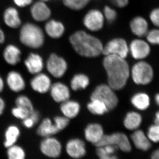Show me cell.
Returning <instances> with one entry per match:
<instances>
[{
	"label": "cell",
	"mask_w": 159,
	"mask_h": 159,
	"mask_svg": "<svg viewBox=\"0 0 159 159\" xmlns=\"http://www.w3.org/2000/svg\"><path fill=\"white\" fill-rule=\"evenodd\" d=\"M102 65L107 74L108 85L115 91L122 89L130 75V67L125 58L115 55H105Z\"/></svg>",
	"instance_id": "1"
},
{
	"label": "cell",
	"mask_w": 159,
	"mask_h": 159,
	"mask_svg": "<svg viewBox=\"0 0 159 159\" xmlns=\"http://www.w3.org/2000/svg\"><path fill=\"white\" fill-rule=\"evenodd\" d=\"M69 40L75 52L81 57L94 58L102 54L103 44L101 40L85 30L75 31Z\"/></svg>",
	"instance_id": "2"
},
{
	"label": "cell",
	"mask_w": 159,
	"mask_h": 159,
	"mask_svg": "<svg viewBox=\"0 0 159 159\" xmlns=\"http://www.w3.org/2000/svg\"><path fill=\"white\" fill-rule=\"evenodd\" d=\"M20 39L21 42L27 47L39 48L44 43V34L38 26L32 23H27L20 29Z\"/></svg>",
	"instance_id": "3"
},
{
	"label": "cell",
	"mask_w": 159,
	"mask_h": 159,
	"mask_svg": "<svg viewBox=\"0 0 159 159\" xmlns=\"http://www.w3.org/2000/svg\"><path fill=\"white\" fill-rule=\"evenodd\" d=\"M130 74L136 84L145 85L152 81L154 72L152 67L149 63L140 60L134 64L130 69Z\"/></svg>",
	"instance_id": "4"
},
{
	"label": "cell",
	"mask_w": 159,
	"mask_h": 159,
	"mask_svg": "<svg viewBox=\"0 0 159 159\" xmlns=\"http://www.w3.org/2000/svg\"><path fill=\"white\" fill-rule=\"evenodd\" d=\"M91 99H99L104 102L109 110L116 108L119 103V99L113 89L108 84H102L97 86L93 91Z\"/></svg>",
	"instance_id": "5"
},
{
	"label": "cell",
	"mask_w": 159,
	"mask_h": 159,
	"mask_svg": "<svg viewBox=\"0 0 159 159\" xmlns=\"http://www.w3.org/2000/svg\"><path fill=\"white\" fill-rule=\"evenodd\" d=\"M112 145L123 152H130L132 149L130 141L125 134L116 132L110 135H104L102 139L95 146L96 147Z\"/></svg>",
	"instance_id": "6"
},
{
	"label": "cell",
	"mask_w": 159,
	"mask_h": 159,
	"mask_svg": "<svg viewBox=\"0 0 159 159\" xmlns=\"http://www.w3.org/2000/svg\"><path fill=\"white\" fill-rule=\"evenodd\" d=\"M129 54V45L125 39L116 37L103 45V55H115L126 58Z\"/></svg>",
	"instance_id": "7"
},
{
	"label": "cell",
	"mask_w": 159,
	"mask_h": 159,
	"mask_svg": "<svg viewBox=\"0 0 159 159\" xmlns=\"http://www.w3.org/2000/svg\"><path fill=\"white\" fill-rule=\"evenodd\" d=\"M105 22L102 11L97 9L89 10L83 19V24L84 28L92 32L101 31L104 27Z\"/></svg>",
	"instance_id": "8"
},
{
	"label": "cell",
	"mask_w": 159,
	"mask_h": 159,
	"mask_svg": "<svg viewBox=\"0 0 159 159\" xmlns=\"http://www.w3.org/2000/svg\"><path fill=\"white\" fill-rule=\"evenodd\" d=\"M46 67L49 74L56 78L62 77L68 69L65 59L54 53L51 54L47 61Z\"/></svg>",
	"instance_id": "9"
},
{
	"label": "cell",
	"mask_w": 159,
	"mask_h": 159,
	"mask_svg": "<svg viewBox=\"0 0 159 159\" xmlns=\"http://www.w3.org/2000/svg\"><path fill=\"white\" fill-rule=\"evenodd\" d=\"M39 148L43 154L51 158L59 157L62 151L60 142L52 136L44 138L40 144Z\"/></svg>",
	"instance_id": "10"
},
{
	"label": "cell",
	"mask_w": 159,
	"mask_h": 159,
	"mask_svg": "<svg viewBox=\"0 0 159 159\" xmlns=\"http://www.w3.org/2000/svg\"><path fill=\"white\" fill-rule=\"evenodd\" d=\"M129 49L132 57L140 61L148 57L151 51L148 43L140 38L133 40L129 45Z\"/></svg>",
	"instance_id": "11"
},
{
	"label": "cell",
	"mask_w": 159,
	"mask_h": 159,
	"mask_svg": "<svg viewBox=\"0 0 159 159\" xmlns=\"http://www.w3.org/2000/svg\"><path fill=\"white\" fill-rule=\"evenodd\" d=\"M52 83L48 75L42 72L35 74L30 81L31 89L39 93L44 94L50 91Z\"/></svg>",
	"instance_id": "12"
},
{
	"label": "cell",
	"mask_w": 159,
	"mask_h": 159,
	"mask_svg": "<svg viewBox=\"0 0 159 159\" xmlns=\"http://www.w3.org/2000/svg\"><path fill=\"white\" fill-rule=\"evenodd\" d=\"M66 149L69 156L74 159L81 158L86 153L85 143L79 139L69 140L66 145Z\"/></svg>",
	"instance_id": "13"
},
{
	"label": "cell",
	"mask_w": 159,
	"mask_h": 159,
	"mask_svg": "<svg viewBox=\"0 0 159 159\" xmlns=\"http://www.w3.org/2000/svg\"><path fill=\"white\" fill-rule=\"evenodd\" d=\"M31 16L38 22L48 20L51 17V9L44 2L40 1L34 3L31 8Z\"/></svg>",
	"instance_id": "14"
},
{
	"label": "cell",
	"mask_w": 159,
	"mask_h": 159,
	"mask_svg": "<svg viewBox=\"0 0 159 159\" xmlns=\"http://www.w3.org/2000/svg\"><path fill=\"white\" fill-rule=\"evenodd\" d=\"M50 91L52 99L58 103L68 100L70 97L69 88L62 83L56 82L52 84Z\"/></svg>",
	"instance_id": "15"
},
{
	"label": "cell",
	"mask_w": 159,
	"mask_h": 159,
	"mask_svg": "<svg viewBox=\"0 0 159 159\" xmlns=\"http://www.w3.org/2000/svg\"><path fill=\"white\" fill-rule=\"evenodd\" d=\"M6 83L8 87L14 93L24 90L26 87V82L21 74L16 71H11L7 74Z\"/></svg>",
	"instance_id": "16"
},
{
	"label": "cell",
	"mask_w": 159,
	"mask_h": 159,
	"mask_svg": "<svg viewBox=\"0 0 159 159\" xmlns=\"http://www.w3.org/2000/svg\"><path fill=\"white\" fill-rule=\"evenodd\" d=\"M104 135L103 128L99 123H90L84 130L86 140L94 145L100 141Z\"/></svg>",
	"instance_id": "17"
},
{
	"label": "cell",
	"mask_w": 159,
	"mask_h": 159,
	"mask_svg": "<svg viewBox=\"0 0 159 159\" xmlns=\"http://www.w3.org/2000/svg\"><path fill=\"white\" fill-rule=\"evenodd\" d=\"M129 27L133 34L140 38L146 36L148 31V22L141 16L134 17L129 23Z\"/></svg>",
	"instance_id": "18"
},
{
	"label": "cell",
	"mask_w": 159,
	"mask_h": 159,
	"mask_svg": "<svg viewBox=\"0 0 159 159\" xmlns=\"http://www.w3.org/2000/svg\"><path fill=\"white\" fill-rule=\"evenodd\" d=\"M25 65L30 74L35 75L42 72L44 68L43 60L39 54L31 53L25 61Z\"/></svg>",
	"instance_id": "19"
},
{
	"label": "cell",
	"mask_w": 159,
	"mask_h": 159,
	"mask_svg": "<svg viewBox=\"0 0 159 159\" xmlns=\"http://www.w3.org/2000/svg\"><path fill=\"white\" fill-rule=\"evenodd\" d=\"M46 33L51 38L58 39L65 32V27L62 22L55 20H48L45 25Z\"/></svg>",
	"instance_id": "20"
},
{
	"label": "cell",
	"mask_w": 159,
	"mask_h": 159,
	"mask_svg": "<svg viewBox=\"0 0 159 159\" xmlns=\"http://www.w3.org/2000/svg\"><path fill=\"white\" fill-rule=\"evenodd\" d=\"M131 139L136 148L144 151L148 150L151 147V141L144 132L136 129L131 135Z\"/></svg>",
	"instance_id": "21"
},
{
	"label": "cell",
	"mask_w": 159,
	"mask_h": 159,
	"mask_svg": "<svg viewBox=\"0 0 159 159\" xmlns=\"http://www.w3.org/2000/svg\"><path fill=\"white\" fill-rule=\"evenodd\" d=\"M59 132L54 123L48 118L43 119L36 129L38 135L44 138L52 136Z\"/></svg>",
	"instance_id": "22"
},
{
	"label": "cell",
	"mask_w": 159,
	"mask_h": 159,
	"mask_svg": "<svg viewBox=\"0 0 159 159\" xmlns=\"http://www.w3.org/2000/svg\"><path fill=\"white\" fill-rule=\"evenodd\" d=\"M60 110L64 116L70 119H74L79 114L80 105L77 101L68 99L61 103Z\"/></svg>",
	"instance_id": "23"
},
{
	"label": "cell",
	"mask_w": 159,
	"mask_h": 159,
	"mask_svg": "<svg viewBox=\"0 0 159 159\" xmlns=\"http://www.w3.org/2000/svg\"><path fill=\"white\" fill-rule=\"evenodd\" d=\"M4 20L6 25L12 29H17L21 24L18 11L13 7H9L5 10Z\"/></svg>",
	"instance_id": "24"
},
{
	"label": "cell",
	"mask_w": 159,
	"mask_h": 159,
	"mask_svg": "<svg viewBox=\"0 0 159 159\" xmlns=\"http://www.w3.org/2000/svg\"><path fill=\"white\" fill-rule=\"evenodd\" d=\"M21 51L13 45L7 46L3 52V57L7 63L11 66L17 64L20 61Z\"/></svg>",
	"instance_id": "25"
},
{
	"label": "cell",
	"mask_w": 159,
	"mask_h": 159,
	"mask_svg": "<svg viewBox=\"0 0 159 159\" xmlns=\"http://www.w3.org/2000/svg\"><path fill=\"white\" fill-rule=\"evenodd\" d=\"M142 121V116L140 114L135 111H130L126 114L123 124L128 130H135L140 127Z\"/></svg>",
	"instance_id": "26"
},
{
	"label": "cell",
	"mask_w": 159,
	"mask_h": 159,
	"mask_svg": "<svg viewBox=\"0 0 159 159\" xmlns=\"http://www.w3.org/2000/svg\"><path fill=\"white\" fill-rule=\"evenodd\" d=\"M20 135V130L17 126L15 125H9L5 132L4 145L6 148L15 145Z\"/></svg>",
	"instance_id": "27"
},
{
	"label": "cell",
	"mask_w": 159,
	"mask_h": 159,
	"mask_svg": "<svg viewBox=\"0 0 159 159\" xmlns=\"http://www.w3.org/2000/svg\"><path fill=\"white\" fill-rule=\"evenodd\" d=\"M131 102L137 109L144 111L147 109L150 105V98L145 93H137L132 97Z\"/></svg>",
	"instance_id": "28"
},
{
	"label": "cell",
	"mask_w": 159,
	"mask_h": 159,
	"mask_svg": "<svg viewBox=\"0 0 159 159\" xmlns=\"http://www.w3.org/2000/svg\"><path fill=\"white\" fill-rule=\"evenodd\" d=\"M89 82V77L85 74H77L71 80V88L73 90L75 91L84 89L88 86Z\"/></svg>",
	"instance_id": "29"
},
{
	"label": "cell",
	"mask_w": 159,
	"mask_h": 159,
	"mask_svg": "<svg viewBox=\"0 0 159 159\" xmlns=\"http://www.w3.org/2000/svg\"><path fill=\"white\" fill-rule=\"evenodd\" d=\"M87 108L91 113L97 116H102L109 111L104 102L97 99H91Z\"/></svg>",
	"instance_id": "30"
},
{
	"label": "cell",
	"mask_w": 159,
	"mask_h": 159,
	"mask_svg": "<svg viewBox=\"0 0 159 159\" xmlns=\"http://www.w3.org/2000/svg\"><path fill=\"white\" fill-rule=\"evenodd\" d=\"M118 148L114 145H107L97 147L96 153L99 158L101 159H115L118 157L115 155Z\"/></svg>",
	"instance_id": "31"
},
{
	"label": "cell",
	"mask_w": 159,
	"mask_h": 159,
	"mask_svg": "<svg viewBox=\"0 0 159 159\" xmlns=\"http://www.w3.org/2000/svg\"><path fill=\"white\" fill-rule=\"evenodd\" d=\"M64 5L73 11H80L85 8L91 0H62Z\"/></svg>",
	"instance_id": "32"
},
{
	"label": "cell",
	"mask_w": 159,
	"mask_h": 159,
	"mask_svg": "<svg viewBox=\"0 0 159 159\" xmlns=\"http://www.w3.org/2000/svg\"><path fill=\"white\" fill-rule=\"evenodd\" d=\"M7 155L9 159H25L26 156L24 148L15 144L7 148Z\"/></svg>",
	"instance_id": "33"
},
{
	"label": "cell",
	"mask_w": 159,
	"mask_h": 159,
	"mask_svg": "<svg viewBox=\"0 0 159 159\" xmlns=\"http://www.w3.org/2000/svg\"><path fill=\"white\" fill-rule=\"evenodd\" d=\"M15 104L16 106L20 107L32 112L34 110V106L31 99L25 95H20L16 99Z\"/></svg>",
	"instance_id": "34"
},
{
	"label": "cell",
	"mask_w": 159,
	"mask_h": 159,
	"mask_svg": "<svg viewBox=\"0 0 159 159\" xmlns=\"http://www.w3.org/2000/svg\"><path fill=\"white\" fill-rule=\"evenodd\" d=\"M105 21L109 24L114 23L117 19V11L112 7L108 6H105L102 11Z\"/></svg>",
	"instance_id": "35"
},
{
	"label": "cell",
	"mask_w": 159,
	"mask_h": 159,
	"mask_svg": "<svg viewBox=\"0 0 159 159\" xmlns=\"http://www.w3.org/2000/svg\"><path fill=\"white\" fill-rule=\"evenodd\" d=\"M151 142L154 143L159 142V125L154 124L149 126L147 134Z\"/></svg>",
	"instance_id": "36"
},
{
	"label": "cell",
	"mask_w": 159,
	"mask_h": 159,
	"mask_svg": "<svg viewBox=\"0 0 159 159\" xmlns=\"http://www.w3.org/2000/svg\"><path fill=\"white\" fill-rule=\"evenodd\" d=\"M11 113L15 118L23 120L29 117L31 112L25 108L16 106L11 109Z\"/></svg>",
	"instance_id": "37"
},
{
	"label": "cell",
	"mask_w": 159,
	"mask_h": 159,
	"mask_svg": "<svg viewBox=\"0 0 159 159\" xmlns=\"http://www.w3.org/2000/svg\"><path fill=\"white\" fill-rule=\"evenodd\" d=\"M54 124L59 131L63 130L70 123V119L63 116H57L54 119Z\"/></svg>",
	"instance_id": "38"
},
{
	"label": "cell",
	"mask_w": 159,
	"mask_h": 159,
	"mask_svg": "<svg viewBox=\"0 0 159 159\" xmlns=\"http://www.w3.org/2000/svg\"><path fill=\"white\" fill-rule=\"evenodd\" d=\"M146 36L148 43L159 46V29H152L148 31Z\"/></svg>",
	"instance_id": "39"
},
{
	"label": "cell",
	"mask_w": 159,
	"mask_h": 159,
	"mask_svg": "<svg viewBox=\"0 0 159 159\" xmlns=\"http://www.w3.org/2000/svg\"><path fill=\"white\" fill-rule=\"evenodd\" d=\"M149 18L154 25L159 27V8H156L151 11Z\"/></svg>",
	"instance_id": "40"
},
{
	"label": "cell",
	"mask_w": 159,
	"mask_h": 159,
	"mask_svg": "<svg viewBox=\"0 0 159 159\" xmlns=\"http://www.w3.org/2000/svg\"><path fill=\"white\" fill-rule=\"evenodd\" d=\"M22 124L25 127L28 129L32 128L36 124L32 119L29 116L22 120Z\"/></svg>",
	"instance_id": "41"
},
{
	"label": "cell",
	"mask_w": 159,
	"mask_h": 159,
	"mask_svg": "<svg viewBox=\"0 0 159 159\" xmlns=\"http://www.w3.org/2000/svg\"><path fill=\"white\" fill-rule=\"evenodd\" d=\"M15 4L20 7H25L29 6L32 2L33 0H13Z\"/></svg>",
	"instance_id": "42"
},
{
	"label": "cell",
	"mask_w": 159,
	"mask_h": 159,
	"mask_svg": "<svg viewBox=\"0 0 159 159\" xmlns=\"http://www.w3.org/2000/svg\"><path fill=\"white\" fill-rule=\"evenodd\" d=\"M114 4L118 8H124L128 6L129 0H113Z\"/></svg>",
	"instance_id": "43"
},
{
	"label": "cell",
	"mask_w": 159,
	"mask_h": 159,
	"mask_svg": "<svg viewBox=\"0 0 159 159\" xmlns=\"http://www.w3.org/2000/svg\"><path fill=\"white\" fill-rule=\"evenodd\" d=\"M29 116L32 119L35 124H37L40 119V114L37 111L34 110L30 113Z\"/></svg>",
	"instance_id": "44"
},
{
	"label": "cell",
	"mask_w": 159,
	"mask_h": 159,
	"mask_svg": "<svg viewBox=\"0 0 159 159\" xmlns=\"http://www.w3.org/2000/svg\"><path fill=\"white\" fill-rule=\"evenodd\" d=\"M6 107V103L4 99L0 97V116L2 115Z\"/></svg>",
	"instance_id": "45"
},
{
	"label": "cell",
	"mask_w": 159,
	"mask_h": 159,
	"mask_svg": "<svg viewBox=\"0 0 159 159\" xmlns=\"http://www.w3.org/2000/svg\"><path fill=\"white\" fill-rule=\"evenodd\" d=\"M151 157L152 159H159V148L154 151Z\"/></svg>",
	"instance_id": "46"
},
{
	"label": "cell",
	"mask_w": 159,
	"mask_h": 159,
	"mask_svg": "<svg viewBox=\"0 0 159 159\" xmlns=\"http://www.w3.org/2000/svg\"><path fill=\"white\" fill-rule=\"evenodd\" d=\"M5 36L4 32L0 28V44L3 43L5 41Z\"/></svg>",
	"instance_id": "47"
},
{
	"label": "cell",
	"mask_w": 159,
	"mask_h": 159,
	"mask_svg": "<svg viewBox=\"0 0 159 159\" xmlns=\"http://www.w3.org/2000/svg\"><path fill=\"white\" fill-rule=\"evenodd\" d=\"M5 87V83L3 78L0 76V93H2Z\"/></svg>",
	"instance_id": "48"
},
{
	"label": "cell",
	"mask_w": 159,
	"mask_h": 159,
	"mask_svg": "<svg viewBox=\"0 0 159 159\" xmlns=\"http://www.w3.org/2000/svg\"><path fill=\"white\" fill-rule=\"evenodd\" d=\"M155 124L159 125V111L157 112L155 114V117L154 119Z\"/></svg>",
	"instance_id": "49"
},
{
	"label": "cell",
	"mask_w": 159,
	"mask_h": 159,
	"mask_svg": "<svg viewBox=\"0 0 159 159\" xmlns=\"http://www.w3.org/2000/svg\"><path fill=\"white\" fill-rule=\"evenodd\" d=\"M155 101L157 105L159 106V93H158L156 95L155 97Z\"/></svg>",
	"instance_id": "50"
},
{
	"label": "cell",
	"mask_w": 159,
	"mask_h": 159,
	"mask_svg": "<svg viewBox=\"0 0 159 159\" xmlns=\"http://www.w3.org/2000/svg\"><path fill=\"white\" fill-rule=\"evenodd\" d=\"M41 1H43V2H47V1H48L49 0H41Z\"/></svg>",
	"instance_id": "51"
}]
</instances>
